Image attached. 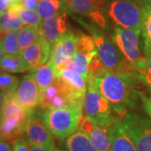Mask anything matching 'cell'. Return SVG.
Masks as SVG:
<instances>
[{
    "label": "cell",
    "instance_id": "484cf974",
    "mask_svg": "<svg viewBox=\"0 0 151 151\" xmlns=\"http://www.w3.org/2000/svg\"><path fill=\"white\" fill-rule=\"evenodd\" d=\"M19 50H23L32 45L40 35V28L34 25H24L17 31Z\"/></svg>",
    "mask_w": 151,
    "mask_h": 151
},
{
    "label": "cell",
    "instance_id": "9a60e30c",
    "mask_svg": "<svg viewBox=\"0 0 151 151\" xmlns=\"http://www.w3.org/2000/svg\"><path fill=\"white\" fill-rule=\"evenodd\" d=\"M67 12H60L55 16L43 19L40 25V33L52 46L65 34L70 32Z\"/></svg>",
    "mask_w": 151,
    "mask_h": 151
},
{
    "label": "cell",
    "instance_id": "277c9868",
    "mask_svg": "<svg viewBox=\"0 0 151 151\" xmlns=\"http://www.w3.org/2000/svg\"><path fill=\"white\" fill-rule=\"evenodd\" d=\"M145 0H106L105 13L119 27L141 33Z\"/></svg>",
    "mask_w": 151,
    "mask_h": 151
},
{
    "label": "cell",
    "instance_id": "30bf717a",
    "mask_svg": "<svg viewBox=\"0 0 151 151\" xmlns=\"http://www.w3.org/2000/svg\"><path fill=\"white\" fill-rule=\"evenodd\" d=\"M24 134L28 142L37 145L55 150L54 137L48 129L42 118V113L35 111L29 116Z\"/></svg>",
    "mask_w": 151,
    "mask_h": 151
},
{
    "label": "cell",
    "instance_id": "e575fe53",
    "mask_svg": "<svg viewBox=\"0 0 151 151\" xmlns=\"http://www.w3.org/2000/svg\"><path fill=\"white\" fill-rule=\"evenodd\" d=\"M40 1V0H21V5L24 9L36 10Z\"/></svg>",
    "mask_w": 151,
    "mask_h": 151
},
{
    "label": "cell",
    "instance_id": "b9f144b4",
    "mask_svg": "<svg viewBox=\"0 0 151 151\" xmlns=\"http://www.w3.org/2000/svg\"><path fill=\"white\" fill-rule=\"evenodd\" d=\"M55 151H67V150H61V149H57V148H56Z\"/></svg>",
    "mask_w": 151,
    "mask_h": 151
},
{
    "label": "cell",
    "instance_id": "5b68a950",
    "mask_svg": "<svg viewBox=\"0 0 151 151\" xmlns=\"http://www.w3.org/2000/svg\"><path fill=\"white\" fill-rule=\"evenodd\" d=\"M85 26L94 39L97 55L107 70L137 75L135 66L124 58L112 38L109 39L107 35L98 28L86 24Z\"/></svg>",
    "mask_w": 151,
    "mask_h": 151
},
{
    "label": "cell",
    "instance_id": "cb8c5ba5",
    "mask_svg": "<svg viewBox=\"0 0 151 151\" xmlns=\"http://www.w3.org/2000/svg\"><path fill=\"white\" fill-rule=\"evenodd\" d=\"M36 11L42 19L55 16L63 11L66 12L65 0H40Z\"/></svg>",
    "mask_w": 151,
    "mask_h": 151
},
{
    "label": "cell",
    "instance_id": "1f68e13d",
    "mask_svg": "<svg viewBox=\"0 0 151 151\" xmlns=\"http://www.w3.org/2000/svg\"><path fill=\"white\" fill-rule=\"evenodd\" d=\"M107 70L106 67L103 65V62L99 58L98 55L96 54L92 58L89 60L88 64V79L89 80H94L98 76H100L103 72Z\"/></svg>",
    "mask_w": 151,
    "mask_h": 151
},
{
    "label": "cell",
    "instance_id": "d4e9b609",
    "mask_svg": "<svg viewBox=\"0 0 151 151\" xmlns=\"http://www.w3.org/2000/svg\"><path fill=\"white\" fill-rule=\"evenodd\" d=\"M141 35L144 53L145 56H150L151 55V0H145V11Z\"/></svg>",
    "mask_w": 151,
    "mask_h": 151
},
{
    "label": "cell",
    "instance_id": "836d02e7",
    "mask_svg": "<svg viewBox=\"0 0 151 151\" xmlns=\"http://www.w3.org/2000/svg\"><path fill=\"white\" fill-rule=\"evenodd\" d=\"M139 98H140L141 102H142L144 110L145 111V113L149 115V117L151 119V97H148L145 93L142 92H139Z\"/></svg>",
    "mask_w": 151,
    "mask_h": 151
},
{
    "label": "cell",
    "instance_id": "f35d334b",
    "mask_svg": "<svg viewBox=\"0 0 151 151\" xmlns=\"http://www.w3.org/2000/svg\"><path fill=\"white\" fill-rule=\"evenodd\" d=\"M4 56V50H3V43H2V40H0V63L2 58Z\"/></svg>",
    "mask_w": 151,
    "mask_h": 151
},
{
    "label": "cell",
    "instance_id": "8992f818",
    "mask_svg": "<svg viewBox=\"0 0 151 151\" xmlns=\"http://www.w3.org/2000/svg\"><path fill=\"white\" fill-rule=\"evenodd\" d=\"M83 115L93 123L108 128L121 119L113 111L109 102L97 91L91 81H87Z\"/></svg>",
    "mask_w": 151,
    "mask_h": 151
},
{
    "label": "cell",
    "instance_id": "4dcf8cb0",
    "mask_svg": "<svg viewBox=\"0 0 151 151\" xmlns=\"http://www.w3.org/2000/svg\"><path fill=\"white\" fill-rule=\"evenodd\" d=\"M19 19H21L24 25H34V26H39L40 25L42 19L36 10L28 9L22 8L18 13Z\"/></svg>",
    "mask_w": 151,
    "mask_h": 151
},
{
    "label": "cell",
    "instance_id": "d590c367",
    "mask_svg": "<svg viewBox=\"0 0 151 151\" xmlns=\"http://www.w3.org/2000/svg\"><path fill=\"white\" fill-rule=\"evenodd\" d=\"M29 143V150L30 151H55V150H51V149H49V148H45L43 146L37 145H35L32 143Z\"/></svg>",
    "mask_w": 151,
    "mask_h": 151
},
{
    "label": "cell",
    "instance_id": "5bb4252c",
    "mask_svg": "<svg viewBox=\"0 0 151 151\" xmlns=\"http://www.w3.org/2000/svg\"><path fill=\"white\" fill-rule=\"evenodd\" d=\"M57 78L64 84L73 103L83 107L87 91V82L84 77L75 70L62 69L57 71Z\"/></svg>",
    "mask_w": 151,
    "mask_h": 151
},
{
    "label": "cell",
    "instance_id": "ab89813d",
    "mask_svg": "<svg viewBox=\"0 0 151 151\" xmlns=\"http://www.w3.org/2000/svg\"><path fill=\"white\" fill-rule=\"evenodd\" d=\"M10 5L13 4H21V0H9Z\"/></svg>",
    "mask_w": 151,
    "mask_h": 151
},
{
    "label": "cell",
    "instance_id": "d6a6232c",
    "mask_svg": "<svg viewBox=\"0 0 151 151\" xmlns=\"http://www.w3.org/2000/svg\"><path fill=\"white\" fill-rule=\"evenodd\" d=\"M12 151H30L27 139L19 137L11 142Z\"/></svg>",
    "mask_w": 151,
    "mask_h": 151
},
{
    "label": "cell",
    "instance_id": "9c48e42d",
    "mask_svg": "<svg viewBox=\"0 0 151 151\" xmlns=\"http://www.w3.org/2000/svg\"><path fill=\"white\" fill-rule=\"evenodd\" d=\"M66 12L88 17L100 28H106V0H65Z\"/></svg>",
    "mask_w": 151,
    "mask_h": 151
},
{
    "label": "cell",
    "instance_id": "f546056e",
    "mask_svg": "<svg viewBox=\"0 0 151 151\" xmlns=\"http://www.w3.org/2000/svg\"><path fill=\"white\" fill-rule=\"evenodd\" d=\"M4 55L19 54V46L18 41L17 31L8 33L2 40Z\"/></svg>",
    "mask_w": 151,
    "mask_h": 151
},
{
    "label": "cell",
    "instance_id": "6da1fadb",
    "mask_svg": "<svg viewBox=\"0 0 151 151\" xmlns=\"http://www.w3.org/2000/svg\"><path fill=\"white\" fill-rule=\"evenodd\" d=\"M89 81L109 102L120 119L137 107L139 97V91L137 90L139 80L137 75L106 70L94 80Z\"/></svg>",
    "mask_w": 151,
    "mask_h": 151
},
{
    "label": "cell",
    "instance_id": "4316f807",
    "mask_svg": "<svg viewBox=\"0 0 151 151\" xmlns=\"http://www.w3.org/2000/svg\"><path fill=\"white\" fill-rule=\"evenodd\" d=\"M137 76L151 92V55L143 56L135 65Z\"/></svg>",
    "mask_w": 151,
    "mask_h": 151
},
{
    "label": "cell",
    "instance_id": "2e32d148",
    "mask_svg": "<svg viewBox=\"0 0 151 151\" xmlns=\"http://www.w3.org/2000/svg\"><path fill=\"white\" fill-rule=\"evenodd\" d=\"M78 130L86 134L99 151H110V128L95 124L84 115H82L79 121Z\"/></svg>",
    "mask_w": 151,
    "mask_h": 151
},
{
    "label": "cell",
    "instance_id": "8fae6325",
    "mask_svg": "<svg viewBox=\"0 0 151 151\" xmlns=\"http://www.w3.org/2000/svg\"><path fill=\"white\" fill-rule=\"evenodd\" d=\"M72 104L76 103H73L62 81L57 77L50 86L40 92L39 108L43 111L65 108Z\"/></svg>",
    "mask_w": 151,
    "mask_h": 151
},
{
    "label": "cell",
    "instance_id": "7402d4cb",
    "mask_svg": "<svg viewBox=\"0 0 151 151\" xmlns=\"http://www.w3.org/2000/svg\"><path fill=\"white\" fill-rule=\"evenodd\" d=\"M0 70L8 73H23L29 71V67L21 53L4 55L0 63Z\"/></svg>",
    "mask_w": 151,
    "mask_h": 151
},
{
    "label": "cell",
    "instance_id": "60d3db41",
    "mask_svg": "<svg viewBox=\"0 0 151 151\" xmlns=\"http://www.w3.org/2000/svg\"><path fill=\"white\" fill-rule=\"evenodd\" d=\"M4 94L0 91V110H1V108H2L3 103H4Z\"/></svg>",
    "mask_w": 151,
    "mask_h": 151
},
{
    "label": "cell",
    "instance_id": "f1b7e54d",
    "mask_svg": "<svg viewBox=\"0 0 151 151\" xmlns=\"http://www.w3.org/2000/svg\"><path fill=\"white\" fill-rule=\"evenodd\" d=\"M76 50L86 55L97 52L95 40L92 35H88L84 33H78V40L76 43Z\"/></svg>",
    "mask_w": 151,
    "mask_h": 151
},
{
    "label": "cell",
    "instance_id": "ba28073f",
    "mask_svg": "<svg viewBox=\"0 0 151 151\" xmlns=\"http://www.w3.org/2000/svg\"><path fill=\"white\" fill-rule=\"evenodd\" d=\"M140 35L133 29L116 26L112 35L113 41L124 58L134 66L143 57L140 52Z\"/></svg>",
    "mask_w": 151,
    "mask_h": 151
},
{
    "label": "cell",
    "instance_id": "d6986e66",
    "mask_svg": "<svg viewBox=\"0 0 151 151\" xmlns=\"http://www.w3.org/2000/svg\"><path fill=\"white\" fill-rule=\"evenodd\" d=\"M96 54H97V52L91 55H86L85 53H82V52L76 50L75 54L73 55V56L70 60H68L65 64L61 65L57 70V71L60 70H62V69L75 70L79 74H81L87 82L89 60L92 59V56H94Z\"/></svg>",
    "mask_w": 151,
    "mask_h": 151
},
{
    "label": "cell",
    "instance_id": "603a6c76",
    "mask_svg": "<svg viewBox=\"0 0 151 151\" xmlns=\"http://www.w3.org/2000/svg\"><path fill=\"white\" fill-rule=\"evenodd\" d=\"M24 26L19 14L13 11H6L0 14V40L8 33L18 31Z\"/></svg>",
    "mask_w": 151,
    "mask_h": 151
},
{
    "label": "cell",
    "instance_id": "e0dca14e",
    "mask_svg": "<svg viewBox=\"0 0 151 151\" xmlns=\"http://www.w3.org/2000/svg\"><path fill=\"white\" fill-rule=\"evenodd\" d=\"M77 40L78 34L70 30L52 46L49 60H50L55 66L56 70L75 54Z\"/></svg>",
    "mask_w": 151,
    "mask_h": 151
},
{
    "label": "cell",
    "instance_id": "8d00e7d4",
    "mask_svg": "<svg viewBox=\"0 0 151 151\" xmlns=\"http://www.w3.org/2000/svg\"><path fill=\"white\" fill-rule=\"evenodd\" d=\"M0 151H12L10 143L0 139Z\"/></svg>",
    "mask_w": 151,
    "mask_h": 151
},
{
    "label": "cell",
    "instance_id": "3957f363",
    "mask_svg": "<svg viewBox=\"0 0 151 151\" xmlns=\"http://www.w3.org/2000/svg\"><path fill=\"white\" fill-rule=\"evenodd\" d=\"M82 115L83 107L78 104L42 112L45 124L53 137L59 141L65 140L78 130Z\"/></svg>",
    "mask_w": 151,
    "mask_h": 151
},
{
    "label": "cell",
    "instance_id": "74e56055",
    "mask_svg": "<svg viewBox=\"0 0 151 151\" xmlns=\"http://www.w3.org/2000/svg\"><path fill=\"white\" fill-rule=\"evenodd\" d=\"M9 0H0V12H6L9 8Z\"/></svg>",
    "mask_w": 151,
    "mask_h": 151
},
{
    "label": "cell",
    "instance_id": "44dd1931",
    "mask_svg": "<svg viewBox=\"0 0 151 151\" xmlns=\"http://www.w3.org/2000/svg\"><path fill=\"white\" fill-rule=\"evenodd\" d=\"M65 146L67 151H99L88 136L80 130L65 139Z\"/></svg>",
    "mask_w": 151,
    "mask_h": 151
},
{
    "label": "cell",
    "instance_id": "4fadbf2b",
    "mask_svg": "<svg viewBox=\"0 0 151 151\" xmlns=\"http://www.w3.org/2000/svg\"><path fill=\"white\" fill-rule=\"evenodd\" d=\"M52 45L40 33L38 39L21 52L29 67V71L34 73L39 67L45 64L50 59Z\"/></svg>",
    "mask_w": 151,
    "mask_h": 151
},
{
    "label": "cell",
    "instance_id": "ffe728a7",
    "mask_svg": "<svg viewBox=\"0 0 151 151\" xmlns=\"http://www.w3.org/2000/svg\"><path fill=\"white\" fill-rule=\"evenodd\" d=\"M35 81L37 82L40 92H44L47 87L50 86L57 77L56 68L50 60L39 67L34 72Z\"/></svg>",
    "mask_w": 151,
    "mask_h": 151
},
{
    "label": "cell",
    "instance_id": "83f0119b",
    "mask_svg": "<svg viewBox=\"0 0 151 151\" xmlns=\"http://www.w3.org/2000/svg\"><path fill=\"white\" fill-rule=\"evenodd\" d=\"M20 80L15 75L8 72H0V91L4 94L16 91Z\"/></svg>",
    "mask_w": 151,
    "mask_h": 151
},
{
    "label": "cell",
    "instance_id": "ac0fdd59",
    "mask_svg": "<svg viewBox=\"0 0 151 151\" xmlns=\"http://www.w3.org/2000/svg\"><path fill=\"white\" fill-rule=\"evenodd\" d=\"M110 151H137L133 141L126 132L121 119L110 127Z\"/></svg>",
    "mask_w": 151,
    "mask_h": 151
},
{
    "label": "cell",
    "instance_id": "52a82bcc",
    "mask_svg": "<svg viewBox=\"0 0 151 151\" xmlns=\"http://www.w3.org/2000/svg\"><path fill=\"white\" fill-rule=\"evenodd\" d=\"M121 122L137 151H151V119L128 112Z\"/></svg>",
    "mask_w": 151,
    "mask_h": 151
},
{
    "label": "cell",
    "instance_id": "7c38bea8",
    "mask_svg": "<svg viewBox=\"0 0 151 151\" xmlns=\"http://www.w3.org/2000/svg\"><path fill=\"white\" fill-rule=\"evenodd\" d=\"M15 97L29 114L37 110L40 105V92L34 73L23 76L15 91Z\"/></svg>",
    "mask_w": 151,
    "mask_h": 151
},
{
    "label": "cell",
    "instance_id": "7a4b0ae2",
    "mask_svg": "<svg viewBox=\"0 0 151 151\" xmlns=\"http://www.w3.org/2000/svg\"><path fill=\"white\" fill-rule=\"evenodd\" d=\"M30 114L18 102L15 92L4 94L0 110V139L11 142L23 137Z\"/></svg>",
    "mask_w": 151,
    "mask_h": 151
}]
</instances>
